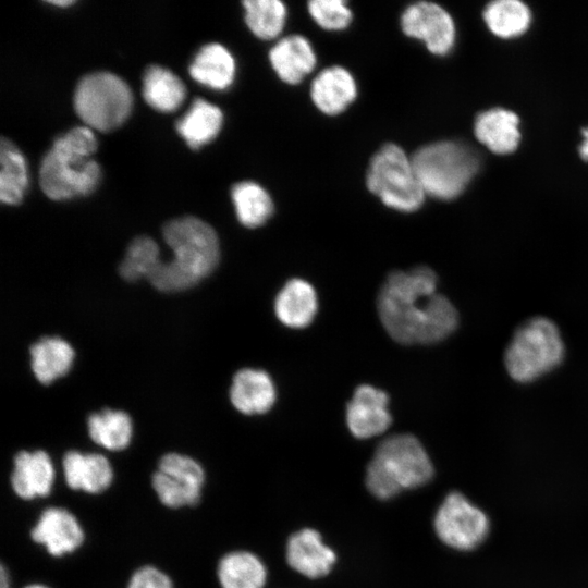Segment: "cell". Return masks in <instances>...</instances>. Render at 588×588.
Returning a JSON list of instances; mask_svg holds the SVG:
<instances>
[{
	"instance_id": "3957f363",
	"label": "cell",
	"mask_w": 588,
	"mask_h": 588,
	"mask_svg": "<svg viewBox=\"0 0 588 588\" xmlns=\"http://www.w3.org/2000/svg\"><path fill=\"white\" fill-rule=\"evenodd\" d=\"M97 140L87 126H77L58 137L44 156L39 168V185L53 200L90 194L99 183L100 167L90 158Z\"/></svg>"
},
{
	"instance_id": "8992f818",
	"label": "cell",
	"mask_w": 588,
	"mask_h": 588,
	"mask_svg": "<svg viewBox=\"0 0 588 588\" xmlns=\"http://www.w3.org/2000/svg\"><path fill=\"white\" fill-rule=\"evenodd\" d=\"M564 356V345L556 326L536 317L522 324L506 352L505 367L518 382L532 381L556 367Z\"/></svg>"
},
{
	"instance_id": "ffe728a7",
	"label": "cell",
	"mask_w": 588,
	"mask_h": 588,
	"mask_svg": "<svg viewBox=\"0 0 588 588\" xmlns=\"http://www.w3.org/2000/svg\"><path fill=\"white\" fill-rule=\"evenodd\" d=\"M317 306V295L314 287L307 281L292 279L277 295L274 311L283 324L299 329L313 321Z\"/></svg>"
},
{
	"instance_id": "7402d4cb",
	"label": "cell",
	"mask_w": 588,
	"mask_h": 588,
	"mask_svg": "<svg viewBox=\"0 0 588 588\" xmlns=\"http://www.w3.org/2000/svg\"><path fill=\"white\" fill-rule=\"evenodd\" d=\"M235 60L220 44H208L195 56L189 74L198 83L215 89H225L235 77Z\"/></svg>"
},
{
	"instance_id": "9c48e42d",
	"label": "cell",
	"mask_w": 588,
	"mask_h": 588,
	"mask_svg": "<svg viewBox=\"0 0 588 588\" xmlns=\"http://www.w3.org/2000/svg\"><path fill=\"white\" fill-rule=\"evenodd\" d=\"M205 480V470L197 461L175 452L160 457L150 479L160 503L172 510L197 505Z\"/></svg>"
},
{
	"instance_id": "8fae6325",
	"label": "cell",
	"mask_w": 588,
	"mask_h": 588,
	"mask_svg": "<svg viewBox=\"0 0 588 588\" xmlns=\"http://www.w3.org/2000/svg\"><path fill=\"white\" fill-rule=\"evenodd\" d=\"M405 35L421 40L434 54H446L455 40L451 15L433 2H417L405 9L401 17Z\"/></svg>"
},
{
	"instance_id": "4fadbf2b",
	"label": "cell",
	"mask_w": 588,
	"mask_h": 588,
	"mask_svg": "<svg viewBox=\"0 0 588 588\" xmlns=\"http://www.w3.org/2000/svg\"><path fill=\"white\" fill-rule=\"evenodd\" d=\"M56 469L44 450L20 451L13 458L10 485L14 494L30 501L48 497L54 485Z\"/></svg>"
},
{
	"instance_id": "277c9868",
	"label": "cell",
	"mask_w": 588,
	"mask_h": 588,
	"mask_svg": "<svg viewBox=\"0 0 588 588\" xmlns=\"http://www.w3.org/2000/svg\"><path fill=\"white\" fill-rule=\"evenodd\" d=\"M433 466L421 443L412 434H394L375 451L366 471V486L378 499L387 500L402 490L426 485Z\"/></svg>"
},
{
	"instance_id": "7c38bea8",
	"label": "cell",
	"mask_w": 588,
	"mask_h": 588,
	"mask_svg": "<svg viewBox=\"0 0 588 588\" xmlns=\"http://www.w3.org/2000/svg\"><path fill=\"white\" fill-rule=\"evenodd\" d=\"M30 539L54 558L77 551L85 542V530L77 517L61 506L46 507L30 529Z\"/></svg>"
},
{
	"instance_id": "7a4b0ae2",
	"label": "cell",
	"mask_w": 588,
	"mask_h": 588,
	"mask_svg": "<svg viewBox=\"0 0 588 588\" xmlns=\"http://www.w3.org/2000/svg\"><path fill=\"white\" fill-rule=\"evenodd\" d=\"M163 238L173 259L162 260L147 278L162 292H179L207 277L219 261V240L215 230L195 217L173 219L163 226Z\"/></svg>"
},
{
	"instance_id": "4dcf8cb0",
	"label": "cell",
	"mask_w": 588,
	"mask_h": 588,
	"mask_svg": "<svg viewBox=\"0 0 588 588\" xmlns=\"http://www.w3.org/2000/svg\"><path fill=\"white\" fill-rule=\"evenodd\" d=\"M245 22L255 36L273 39L282 32L286 20V7L279 0H246Z\"/></svg>"
},
{
	"instance_id": "e0dca14e",
	"label": "cell",
	"mask_w": 588,
	"mask_h": 588,
	"mask_svg": "<svg viewBox=\"0 0 588 588\" xmlns=\"http://www.w3.org/2000/svg\"><path fill=\"white\" fill-rule=\"evenodd\" d=\"M357 85L353 75L342 66H330L313 81L310 97L326 114L343 112L356 98Z\"/></svg>"
},
{
	"instance_id": "8d00e7d4",
	"label": "cell",
	"mask_w": 588,
	"mask_h": 588,
	"mask_svg": "<svg viewBox=\"0 0 588 588\" xmlns=\"http://www.w3.org/2000/svg\"><path fill=\"white\" fill-rule=\"evenodd\" d=\"M51 4L59 5V7H66L74 3V1L71 0H60V1H49Z\"/></svg>"
},
{
	"instance_id": "d6a6232c",
	"label": "cell",
	"mask_w": 588,
	"mask_h": 588,
	"mask_svg": "<svg viewBox=\"0 0 588 588\" xmlns=\"http://www.w3.org/2000/svg\"><path fill=\"white\" fill-rule=\"evenodd\" d=\"M308 11L314 21L328 30L346 28L352 21V12L342 0H313L308 2Z\"/></svg>"
},
{
	"instance_id": "ac0fdd59",
	"label": "cell",
	"mask_w": 588,
	"mask_h": 588,
	"mask_svg": "<svg viewBox=\"0 0 588 588\" xmlns=\"http://www.w3.org/2000/svg\"><path fill=\"white\" fill-rule=\"evenodd\" d=\"M230 399L234 407L243 414H264L275 401V388L267 372L245 368L234 375Z\"/></svg>"
},
{
	"instance_id": "9a60e30c",
	"label": "cell",
	"mask_w": 588,
	"mask_h": 588,
	"mask_svg": "<svg viewBox=\"0 0 588 588\" xmlns=\"http://www.w3.org/2000/svg\"><path fill=\"white\" fill-rule=\"evenodd\" d=\"M62 470L64 481L71 490L93 495L108 490L114 478L111 463L98 453L68 451L62 458Z\"/></svg>"
},
{
	"instance_id": "f546056e",
	"label": "cell",
	"mask_w": 588,
	"mask_h": 588,
	"mask_svg": "<svg viewBox=\"0 0 588 588\" xmlns=\"http://www.w3.org/2000/svg\"><path fill=\"white\" fill-rule=\"evenodd\" d=\"M483 19L489 29L502 38L523 34L529 26V9L517 0H498L487 5Z\"/></svg>"
},
{
	"instance_id": "d4e9b609",
	"label": "cell",
	"mask_w": 588,
	"mask_h": 588,
	"mask_svg": "<svg viewBox=\"0 0 588 588\" xmlns=\"http://www.w3.org/2000/svg\"><path fill=\"white\" fill-rule=\"evenodd\" d=\"M32 369L44 384L64 376L74 359L72 346L63 339L46 336L30 347Z\"/></svg>"
},
{
	"instance_id": "30bf717a",
	"label": "cell",
	"mask_w": 588,
	"mask_h": 588,
	"mask_svg": "<svg viewBox=\"0 0 588 588\" xmlns=\"http://www.w3.org/2000/svg\"><path fill=\"white\" fill-rule=\"evenodd\" d=\"M433 526L438 538L458 551H470L488 537L487 514L460 492L449 493L437 510Z\"/></svg>"
},
{
	"instance_id": "f1b7e54d",
	"label": "cell",
	"mask_w": 588,
	"mask_h": 588,
	"mask_svg": "<svg viewBox=\"0 0 588 588\" xmlns=\"http://www.w3.org/2000/svg\"><path fill=\"white\" fill-rule=\"evenodd\" d=\"M231 198L238 221L247 228L262 225L273 212V203L268 192L252 181L235 184Z\"/></svg>"
},
{
	"instance_id": "ba28073f",
	"label": "cell",
	"mask_w": 588,
	"mask_h": 588,
	"mask_svg": "<svg viewBox=\"0 0 588 588\" xmlns=\"http://www.w3.org/2000/svg\"><path fill=\"white\" fill-rule=\"evenodd\" d=\"M133 107L128 85L115 74L96 72L82 77L74 93V108L89 127L109 132L125 122Z\"/></svg>"
},
{
	"instance_id": "5bb4252c",
	"label": "cell",
	"mask_w": 588,
	"mask_h": 588,
	"mask_svg": "<svg viewBox=\"0 0 588 588\" xmlns=\"http://www.w3.org/2000/svg\"><path fill=\"white\" fill-rule=\"evenodd\" d=\"M387 393L375 387L359 385L346 407V422L351 433L368 439L384 432L391 421Z\"/></svg>"
},
{
	"instance_id": "2e32d148",
	"label": "cell",
	"mask_w": 588,
	"mask_h": 588,
	"mask_svg": "<svg viewBox=\"0 0 588 588\" xmlns=\"http://www.w3.org/2000/svg\"><path fill=\"white\" fill-rule=\"evenodd\" d=\"M335 561V553L323 543L320 534L315 529L304 528L289 538L286 562L294 571L308 578L326 576Z\"/></svg>"
},
{
	"instance_id": "83f0119b",
	"label": "cell",
	"mask_w": 588,
	"mask_h": 588,
	"mask_svg": "<svg viewBox=\"0 0 588 588\" xmlns=\"http://www.w3.org/2000/svg\"><path fill=\"white\" fill-rule=\"evenodd\" d=\"M0 200L17 205L28 184L27 166L20 149L4 137L0 143Z\"/></svg>"
},
{
	"instance_id": "1f68e13d",
	"label": "cell",
	"mask_w": 588,
	"mask_h": 588,
	"mask_svg": "<svg viewBox=\"0 0 588 588\" xmlns=\"http://www.w3.org/2000/svg\"><path fill=\"white\" fill-rule=\"evenodd\" d=\"M160 261L157 243L148 236H138L130 244L119 271L127 281L147 279Z\"/></svg>"
},
{
	"instance_id": "74e56055",
	"label": "cell",
	"mask_w": 588,
	"mask_h": 588,
	"mask_svg": "<svg viewBox=\"0 0 588 588\" xmlns=\"http://www.w3.org/2000/svg\"><path fill=\"white\" fill-rule=\"evenodd\" d=\"M24 588H50L44 584H29L27 586H25Z\"/></svg>"
},
{
	"instance_id": "4316f807",
	"label": "cell",
	"mask_w": 588,
	"mask_h": 588,
	"mask_svg": "<svg viewBox=\"0 0 588 588\" xmlns=\"http://www.w3.org/2000/svg\"><path fill=\"white\" fill-rule=\"evenodd\" d=\"M88 433L98 445L109 451L126 449L132 439L131 417L122 411L102 409L88 417Z\"/></svg>"
},
{
	"instance_id": "e575fe53",
	"label": "cell",
	"mask_w": 588,
	"mask_h": 588,
	"mask_svg": "<svg viewBox=\"0 0 588 588\" xmlns=\"http://www.w3.org/2000/svg\"><path fill=\"white\" fill-rule=\"evenodd\" d=\"M0 588H11L10 575L3 564L0 567Z\"/></svg>"
},
{
	"instance_id": "6da1fadb",
	"label": "cell",
	"mask_w": 588,
	"mask_h": 588,
	"mask_svg": "<svg viewBox=\"0 0 588 588\" xmlns=\"http://www.w3.org/2000/svg\"><path fill=\"white\" fill-rule=\"evenodd\" d=\"M377 307L387 332L403 344L444 340L458 322L456 309L437 293V277L427 267L390 273L379 292Z\"/></svg>"
},
{
	"instance_id": "603a6c76",
	"label": "cell",
	"mask_w": 588,
	"mask_h": 588,
	"mask_svg": "<svg viewBox=\"0 0 588 588\" xmlns=\"http://www.w3.org/2000/svg\"><path fill=\"white\" fill-rule=\"evenodd\" d=\"M223 122L221 110L204 99L196 98L175 127L186 144L197 149L219 134Z\"/></svg>"
},
{
	"instance_id": "d590c367",
	"label": "cell",
	"mask_w": 588,
	"mask_h": 588,
	"mask_svg": "<svg viewBox=\"0 0 588 588\" xmlns=\"http://www.w3.org/2000/svg\"><path fill=\"white\" fill-rule=\"evenodd\" d=\"M583 134H584L585 139H584L583 145L580 146L579 151H580L581 157H583L585 160H588V128L585 130V131L583 132Z\"/></svg>"
},
{
	"instance_id": "836d02e7",
	"label": "cell",
	"mask_w": 588,
	"mask_h": 588,
	"mask_svg": "<svg viewBox=\"0 0 588 588\" xmlns=\"http://www.w3.org/2000/svg\"><path fill=\"white\" fill-rule=\"evenodd\" d=\"M126 588H174L172 579L154 565L138 567L130 577Z\"/></svg>"
},
{
	"instance_id": "44dd1931",
	"label": "cell",
	"mask_w": 588,
	"mask_h": 588,
	"mask_svg": "<svg viewBox=\"0 0 588 588\" xmlns=\"http://www.w3.org/2000/svg\"><path fill=\"white\" fill-rule=\"evenodd\" d=\"M517 115L505 109H491L475 121V135L491 151L500 155L513 152L519 142Z\"/></svg>"
},
{
	"instance_id": "5b68a950",
	"label": "cell",
	"mask_w": 588,
	"mask_h": 588,
	"mask_svg": "<svg viewBox=\"0 0 588 588\" xmlns=\"http://www.w3.org/2000/svg\"><path fill=\"white\" fill-rule=\"evenodd\" d=\"M412 161L425 193L443 200L458 196L479 168L469 147L449 140L419 148Z\"/></svg>"
},
{
	"instance_id": "52a82bcc",
	"label": "cell",
	"mask_w": 588,
	"mask_h": 588,
	"mask_svg": "<svg viewBox=\"0 0 588 588\" xmlns=\"http://www.w3.org/2000/svg\"><path fill=\"white\" fill-rule=\"evenodd\" d=\"M366 182L368 189L392 209L411 212L424 203L426 193L412 157L395 144H385L375 154Z\"/></svg>"
},
{
	"instance_id": "d6986e66",
	"label": "cell",
	"mask_w": 588,
	"mask_h": 588,
	"mask_svg": "<svg viewBox=\"0 0 588 588\" xmlns=\"http://www.w3.org/2000/svg\"><path fill=\"white\" fill-rule=\"evenodd\" d=\"M269 60L277 75L291 85L302 82L316 65L314 48L301 35H290L280 39L270 49Z\"/></svg>"
},
{
	"instance_id": "cb8c5ba5",
	"label": "cell",
	"mask_w": 588,
	"mask_h": 588,
	"mask_svg": "<svg viewBox=\"0 0 588 588\" xmlns=\"http://www.w3.org/2000/svg\"><path fill=\"white\" fill-rule=\"evenodd\" d=\"M217 577L221 588H264L267 571L252 552L232 551L220 559Z\"/></svg>"
},
{
	"instance_id": "484cf974",
	"label": "cell",
	"mask_w": 588,
	"mask_h": 588,
	"mask_svg": "<svg viewBox=\"0 0 588 588\" xmlns=\"http://www.w3.org/2000/svg\"><path fill=\"white\" fill-rule=\"evenodd\" d=\"M145 101L160 112H173L184 101V83L170 70L160 65H150L143 77Z\"/></svg>"
}]
</instances>
